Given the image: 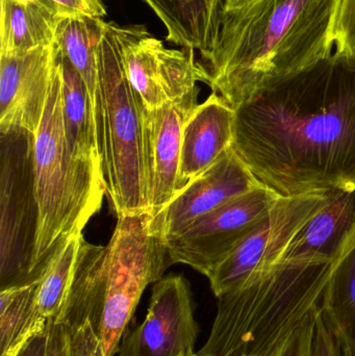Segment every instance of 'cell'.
<instances>
[{"mask_svg": "<svg viewBox=\"0 0 355 356\" xmlns=\"http://www.w3.org/2000/svg\"><path fill=\"white\" fill-rule=\"evenodd\" d=\"M231 147L279 196L355 191V58L333 54L235 110Z\"/></svg>", "mask_w": 355, "mask_h": 356, "instance_id": "cell-1", "label": "cell"}, {"mask_svg": "<svg viewBox=\"0 0 355 356\" xmlns=\"http://www.w3.org/2000/svg\"><path fill=\"white\" fill-rule=\"evenodd\" d=\"M341 0H254L225 13L213 51L202 58L213 92L233 110L269 86L335 50Z\"/></svg>", "mask_w": 355, "mask_h": 356, "instance_id": "cell-2", "label": "cell"}, {"mask_svg": "<svg viewBox=\"0 0 355 356\" xmlns=\"http://www.w3.org/2000/svg\"><path fill=\"white\" fill-rule=\"evenodd\" d=\"M150 213L118 218L106 246L83 240L58 321L88 322L101 356H115L144 291L170 267L164 244L152 234Z\"/></svg>", "mask_w": 355, "mask_h": 356, "instance_id": "cell-3", "label": "cell"}, {"mask_svg": "<svg viewBox=\"0 0 355 356\" xmlns=\"http://www.w3.org/2000/svg\"><path fill=\"white\" fill-rule=\"evenodd\" d=\"M33 177L38 207L31 282L65 236L83 232L106 194L102 167L77 160L69 149L62 112V75L56 58L41 124L33 135Z\"/></svg>", "mask_w": 355, "mask_h": 356, "instance_id": "cell-4", "label": "cell"}, {"mask_svg": "<svg viewBox=\"0 0 355 356\" xmlns=\"http://www.w3.org/2000/svg\"><path fill=\"white\" fill-rule=\"evenodd\" d=\"M97 65L98 140L106 195L118 218L149 213L144 161L146 108L127 79L116 23L104 22Z\"/></svg>", "mask_w": 355, "mask_h": 356, "instance_id": "cell-5", "label": "cell"}, {"mask_svg": "<svg viewBox=\"0 0 355 356\" xmlns=\"http://www.w3.org/2000/svg\"><path fill=\"white\" fill-rule=\"evenodd\" d=\"M0 282L1 290L33 284L31 265L38 207L33 177V135H1L0 184Z\"/></svg>", "mask_w": 355, "mask_h": 356, "instance_id": "cell-6", "label": "cell"}, {"mask_svg": "<svg viewBox=\"0 0 355 356\" xmlns=\"http://www.w3.org/2000/svg\"><path fill=\"white\" fill-rule=\"evenodd\" d=\"M329 192L279 197L235 250L208 274L215 296L247 286L279 263L295 234L324 204Z\"/></svg>", "mask_w": 355, "mask_h": 356, "instance_id": "cell-7", "label": "cell"}, {"mask_svg": "<svg viewBox=\"0 0 355 356\" xmlns=\"http://www.w3.org/2000/svg\"><path fill=\"white\" fill-rule=\"evenodd\" d=\"M117 37L127 79L146 110L198 98V81L208 83L194 50L169 49L143 25L117 24Z\"/></svg>", "mask_w": 355, "mask_h": 356, "instance_id": "cell-8", "label": "cell"}, {"mask_svg": "<svg viewBox=\"0 0 355 356\" xmlns=\"http://www.w3.org/2000/svg\"><path fill=\"white\" fill-rule=\"evenodd\" d=\"M279 194L265 186L227 201L164 244L170 266L183 264L208 277L256 227Z\"/></svg>", "mask_w": 355, "mask_h": 356, "instance_id": "cell-9", "label": "cell"}, {"mask_svg": "<svg viewBox=\"0 0 355 356\" xmlns=\"http://www.w3.org/2000/svg\"><path fill=\"white\" fill-rule=\"evenodd\" d=\"M189 280L170 274L152 288L145 321L124 334L115 356L195 355L199 325Z\"/></svg>", "mask_w": 355, "mask_h": 356, "instance_id": "cell-10", "label": "cell"}, {"mask_svg": "<svg viewBox=\"0 0 355 356\" xmlns=\"http://www.w3.org/2000/svg\"><path fill=\"white\" fill-rule=\"evenodd\" d=\"M261 186L235 149L229 148L152 217V234L160 242H166L201 216Z\"/></svg>", "mask_w": 355, "mask_h": 356, "instance_id": "cell-11", "label": "cell"}, {"mask_svg": "<svg viewBox=\"0 0 355 356\" xmlns=\"http://www.w3.org/2000/svg\"><path fill=\"white\" fill-rule=\"evenodd\" d=\"M58 44L16 56H0V131L35 135L56 72Z\"/></svg>", "mask_w": 355, "mask_h": 356, "instance_id": "cell-12", "label": "cell"}, {"mask_svg": "<svg viewBox=\"0 0 355 356\" xmlns=\"http://www.w3.org/2000/svg\"><path fill=\"white\" fill-rule=\"evenodd\" d=\"M198 98L167 104L145 112L144 161L149 213L162 211L179 194L181 135L185 120L198 106Z\"/></svg>", "mask_w": 355, "mask_h": 356, "instance_id": "cell-13", "label": "cell"}, {"mask_svg": "<svg viewBox=\"0 0 355 356\" xmlns=\"http://www.w3.org/2000/svg\"><path fill=\"white\" fill-rule=\"evenodd\" d=\"M235 115V110L212 92L188 117L181 135L179 193L231 148Z\"/></svg>", "mask_w": 355, "mask_h": 356, "instance_id": "cell-14", "label": "cell"}, {"mask_svg": "<svg viewBox=\"0 0 355 356\" xmlns=\"http://www.w3.org/2000/svg\"><path fill=\"white\" fill-rule=\"evenodd\" d=\"M354 226L355 191H329L324 204L295 234L279 261L335 264Z\"/></svg>", "mask_w": 355, "mask_h": 356, "instance_id": "cell-15", "label": "cell"}, {"mask_svg": "<svg viewBox=\"0 0 355 356\" xmlns=\"http://www.w3.org/2000/svg\"><path fill=\"white\" fill-rule=\"evenodd\" d=\"M160 19L167 41L199 50L201 58L214 49L222 21V0H142Z\"/></svg>", "mask_w": 355, "mask_h": 356, "instance_id": "cell-16", "label": "cell"}, {"mask_svg": "<svg viewBox=\"0 0 355 356\" xmlns=\"http://www.w3.org/2000/svg\"><path fill=\"white\" fill-rule=\"evenodd\" d=\"M58 58L62 75L63 122L69 149L77 160L102 167L97 125L87 88L60 46Z\"/></svg>", "mask_w": 355, "mask_h": 356, "instance_id": "cell-17", "label": "cell"}, {"mask_svg": "<svg viewBox=\"0 0 355 356\" xmlns=\"http://www.w3.org/2000/svg\"><path fill=\"white\" fill-rule=\"evenodd\" d=\"M62 17L35 1L1 0L0 56H16L56 43Z\"/></svg>", "mask_w": 355, "mask_h": 356, "instance_id": "cell-18", "label": "cell"}, {"mask_svg": "<svg viewBox=\"0 0 355 356\" xmlns=\"http://www.w3.org/2000/svg\"><path fill=\"white\" fill-rule=\"evenodd\" d=\"M38 282L0 291V356H17L47 330L37 303Z\"/></svg>", "mask_w": 355, "mask_h": 356, "instance_id": "cell-19", "label": "cell"}, {"mask_svg": "<svg viewBox=\"0 0 355 356\" xmlns=\"http://www.w3.org/2000/svg\"><path fill=\"white\" fill-rule=\"evenodd\" d=\"M104 22V19L88 16L62 17L56 33V43L79 71L87 88L97 131L99 119L97 44Z\"/></svg>", "mask_w": 355, "mask_h": 356, "instance_id": "cell-20", "label": "cell"}, {"mask_svg": "<svg viewBox=\"0 0 355 356\" xmlns=\"http://www.w3.org/2000/svg\"><path fill=\"white\" fill-rule=\"evenodd\" d=\"M321 309L355 356V226L333 264Z\"/></svg>", "mask_w": 355, "mask_h": 356, "instance_id": "cell-21", "label": "cell"}, {"mask_svg": "<svg viewBox=\"0 0 355 356\" xmlns=\"http://www.w3.org/2000/svg\"><path fill=\"white\" fill-rule=\"evenodd\" d=\"M83 240V232L65 236L54 247L44 266L38 280L37 303L48 321L56 319L62 311L74 277Z\"/></svg>", "mask_w": 355, "mask_h": 356, "instance_id": "cell-22", "label": "cell"}, {"mask_svg": "<svg viewBox=\"0 0 355 356\" xmlns=\"http://www.w3.org/2000/svg\"><path fill=\"white\" fill-rule=\"evenodd\" d=\"M47 356H101L99 341L88 322L69 325L50 320Z\"/></svg>", "mask_w": 355, "mask_h": 356, "instance_id": "cell-23", "label": "cell"}, {"mask_svg": "<svg viewBox=\"0 0 355 356\" xmlns=\"http://www.w3.org/2000/svg\"><path fill=\"white\" fill-rule=\"evenodd\" d=\"M318 309L310 313L299 325L296 326L272 348L256 356H312L315 319Z\"/></svg>", "mask_w": 355, "mask_h": 356, "instance_id": "cell-24", "label": "cell"}, {"mask_svg": "<svg viewBox=\"0 0 355 356\" xmlns=\"http://www.w3.org/2000/svg\"><path fill=\"white\" fill-rule=\"evenodd\" d=\"M312 356H354L321 307L315 319Z\"/></svg>", "mask_w": 355, "mask_h": 356, "instance_id": "cell-25", "label": "cell"}, {"mask_svg": "<svg viewBox=\"0 0 355 356\" xmlns=\"http://www.w3.org/2000/svg\"><path fill=\"white\" fill-rule=\"evenodd\" d=\"M333 54L355 58V0H341L335 31Z\"/></svg>", "mask_w": 355, "mask_h": 356, "instance_id": "cell-26", "label": "cell"}, {"mask_svg": "<svg viewBox=\"0 0 355 356\" xmlns=\"http://www.w3.org/2000/svg\"><path fill=\"white\" fill-rule=\"evenodd\" d=\"M43 4L60 17L88 16L104 19L106 8L102 0H19Z\"/></svg>", "mask_w": 355, "mask_h": 356, "instance_id": "cell-27", "label": "cell"}, {"mask_svg": "<svg viewBox=\"0 0 355 356\" xmlns=\"http://www.w3.org/2000/svg\"><path fill=\"white\" fill-rule=\"evenodd\" d=\"M47 348L48 325L45 332L31 339L17 356H47Z\"/></svg>", "mask_w": 355, "mask_h": 356, "instance_id": "cell-28", "label": "cell"}, {"mask_svg": "<svg viewBox=\"0 0 355 356\" xmlns=\"http://www.w3.org/2000/svg\"><path fill=\"white\" fill-rule=\"evenodd\" d=\"M251 1H254V0H222L223 14L244 8Z\"/></svg>", "mask_w": 355, "mask_h": 356, "instance_id": "cell-29", "label": "cell"}, {"mask_svg": "<svg viewBox=\"0 0 355 356\" xmlns=\"http://www.w3.org/2000/svg\"><path fill=\"white\" fill-rule=\"evenodd\" d=\"M190 356H198V355H197V353H195V355H190Z\"/></svg>", "mask_w": 355, "mask_h": 356, "instance_id": "cell-30", "label": "cell"}]
</instances>
